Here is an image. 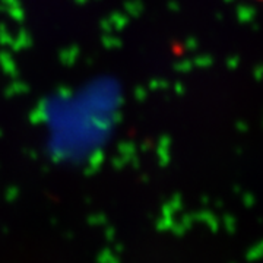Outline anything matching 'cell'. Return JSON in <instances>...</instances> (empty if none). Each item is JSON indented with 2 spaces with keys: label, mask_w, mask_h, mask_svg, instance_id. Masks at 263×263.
Returning a JSON list of instances; mask_svg holds the SVG:
<instances>
[{
  "label": "cell",
  "mask_w": 263,
  "mask_h": 263,
  "mask_svg": "<svg viewBox=\"0 0 263 263\" xmlns=\"http://www.w3.org/2000/svg\"><path fill=\"white\" fill-rule=\"evenodd\" d=\"M262 2H263V0H262Z\"/></svg>",
  "instance_id": "1"
}]
</instances>
